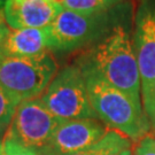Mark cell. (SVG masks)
<instances>
[{
  "label": "cell",
  "mask_w": 155,
  "mask_h": 155,
  "mask_svg": "<svg viewBox=\"0 0 155 155\" xmlns=\"http://www.w3.org/2000/svg\"><path fill=\"white\" fill-rule=\"evenodd\" d=\"M79 61L91 66L114 87L122 91L143 109L141 84L129 18L118 16L110 31Z\"/></svg>",
  "instance_id": "6da1fadb"
},
{
  "label": "cell",
  "mask_w": 155,
  "mask_h": 155,
  "mask_svg": "<svg viewBox=\"0 0 155 155\" xmlns=\"http://www.w3.org/2000/svg\"><path fill=\"white\" fill-rule=\"evenodd\" d=\"M85 78L90 104L98 118L133 141L141 140L150 124L143 109H139L125 93L114 87L91 66L78 61Z\"/></svg>",
  "instance_id": "7a4b0ae2"
},
{
  "label": "cell",
  "mask_w": 155,
  "mask_h": 155,
  "mask_svg": "<svg viewBox=\"0 0 155 155\" xmlns=\"http://www.w3.org/2000/svg\"><path fill=\"white\" fill-rule=\"evenodd\" d=\"M58 74L50 52L36 56H6L0 52V86L20 101L41 97Z\"/></svg>",
  "instance_id": "3957f363"
},
{
  "label": "cell",
  "mask_w": 155,
  "mask_h": 155,
  "mask_svg": "<svg viewBox=\"0 0 155 155\" xmlns=\"http://www.w3.org/2000/svg\"><path fill=\"white\" fill-rule=\"evenodd\" d=\"M118 14L113 9L99 14H82L63 9L50 27V51L71 52L98 43L114 27Z\"/></svg>",
  "instance_id": "277c9868"
},
{
  "label": "cell",
  "mask_w": 155,
  "mask_h": 155,
  "mask_svg": "<svg viewBox=\"0 0 155 155\" xmlns=\"http://www.w3.org/2000/svg\"><path fill=\"white\" fill-rule=\"evenodd\" d=\"M133 48L145 115L155 131V0H141L134 16Z\"/></svg>",
  "instance_id": "5b68a950"
},
{
  "label": "cell",
  "mask_w": 155,
  "mask_h": 155,
  "mask_svg": "<svg viewBox=\"0 0 155 155\" xmlns=\"http://www.w3.org/2000/svg\"><path fill=\"white\" fill-rule=\"evenodd\" d=\"M40 100L54 116L61 120L98 118L90 104L83 72L77 64L59 70Z\"/></svg>",
  "instance_id": "8992f818"
},
{
  "label": "cell",
  "mask_w": 155,
  "mask_h": 155,
  "mask_svg": "<svg viewBox=\"0 0 155 155\" xmlns=\"http://www.w3.org/2000/svg\"><path fill=\"white\" fill-rule=\"evenodd\" d=\"M40 98L22 101L17 107L7 134L29 148L41 152L61 123Z\"/></svg>",
  "instance_id": "52a82bcc"
},
{
  "label": "cell",
  "mask_w": 155,
  "mask_h": 155,
  "mask_svg": "<svg viewBox=\"0 0 155 155\" xmlns=\"http://www.w3.org/2000/svg\"><path fill=\"white\" fill-rule=\"evenodd\" d=\"M108 129L97 118L62 120L40 155H70L89 148L105 136Z\"/></svg>",
  "instance_id": "ba28073f"
},
{
  "label": "cell",
  "mask_w": 155,
  "mask_h": 155,
  "mask_svg": "<svg viewBox=\"0 0 155 155\" xmlns=\"http://www.w3.org/2000/svg\"><path fill=\"white\" fill-rule=\"evenodd\" d=\"M61 11L53 0H9L4 17L9 29H40L51 27Z\"/></svg>",
  "instance_id": "9c48e42d"
},
{
  "label": "cell",
  "mask_w": 155,
  "mask_h": 155,
  "mask_svg": "<svg viewBox=\"0 0 155 155\" xmlns=\"http://www.w3.org/2000/svg\"><path fill=\"white\" fill-rule=\"evenodd\" d=\"M0 52L6 56H36L50 52V27L9 29Z\"/></svg>",
  "instance_id": "30bf717a"
},
{
  "label": "cell",
  "mask_w": 155,
  "mask_h": 155,
  "mask_svg": "<svg viewBox=\"0 0 155 155\" xmlns=\"http://www.w3.org/2000/svg\"><path fill=\"white\" fill-rule=\"evenodd\" d=\"M131 141L127 136L116 130H108L107 133L98 143L89 148L79 150L70 155H117L124 150H130Z\"/></svg>",
  "instance_id": "8fae6325"
},
{
  "label": "cell",
  "mask_w": 155,
  "mask_h": 155,
  "mask_svg": "<svg viewBox=\"0 0 155 155\" xmlns=\"http://www.w3.org/2000/svg\"><path fill=\"white\" fill-rule=\"evenodd\" d=\"M120 0H63L62 8L82 14H99L111 11Z\"/></svg>",
  "instance_id": "7c38bea8"
},
{
  "label": "cell",
  "mask_w": 155,
  "mask_h": 155,
  "mask_svg": "<svg viewBox=\"0 0 155 155\" xmlns=\"http://www.w3.org/2000/svg\"><path fill=\"white\" fill-rule=\"evenodd\" d=\"M20 104V99L0 86V134L5 132L6 129L11 125Z\"/></svg>",
  "instance_id": "4fadbf2b"
},
{
  "label": "cell",
  "mask_w": 155,
  "mask_h": 155,
  "mask_svg": "<svg viewBox=\"0 0 155 155\" xmlns=\"http://www.w3.org/2000/svg\"><path fill=\"white\" fill-rule=\"evenodd\" d=\"M0 155H40V153L33 148L24 146L14 138H12L11 136L6 134L1 143Z\"/></svg>",
  "instance_id": "5bb4252c"
},
{
  "label": "cell",
  "mask_w": 155,
  "mask_h": 155,
  "mask_svg": "<svg viewBox=\"0 0 155 155\" xmlns=\"http://www.w3.org/2000/svg\"><path fill=\"white\" fill-rule=\"evenodd\" d=\"M133 155H155V138L145 136L139 141Z\"/></svg>",
  "instance_id": "9a60e30c"
},
{
  "label": "cell",
  "mask_w": 155,
  "mask_h": 155,
  "mask_svg": "<svg viewBox=\"0 0 155 155\" xmlns=\"http://www.w3.org/2000/svg\"><path fill=\"white\" fill-rule=\"evenodd\" d=\"M9 32V27L7 25L4 17V12H0V46L5 41L7 35Z\"/></svg>",
  "instance_id": "2e32d148"
},
{
  "label": "cell",
  "mask_w": 155,
  "mask_h": 155,
  "mask_svg": "<svg viewBox=\"0 0 155 155\" xmlns=\"http://www.w3.org/2000/svg\"><path fill=\"white\" fill-rule=\"evenodd\" d=\"M8 1H9V0H0V12H4V9H5V7Z\"/></svg>",
  "instance_id": "e0dca14e"
},
{
  "label": "cell",
  "mask_w": 155,
  "mask_h": 155,
  "mask_svg": "<svg viewBox=\"0 0 155 155\" xmlns=\"http://www.w3.org/2000/svg\"><path fill=\"white\" fill-rule=\"evenodd\" d=\"M117 155H132V154H131V150H124V152H122V153H120V154H117Z\"/></svg>",
  "instance_id": "ac0fdd59"
},
{
  "label": "cell",
  "mask_w": 155,
  "mask_h": 155,
  "mask_svg": "<svg viewBox=\"0 0 155 155\" xmlns=\"http://www.w3.org/2000/svg\"><path fill=\"white\" fill-rule=\"evenodd\" d=\"M0 152H1V141H0Z\"/></svg>",
  "instance_id": "d6986e66"
}]
</instances>
